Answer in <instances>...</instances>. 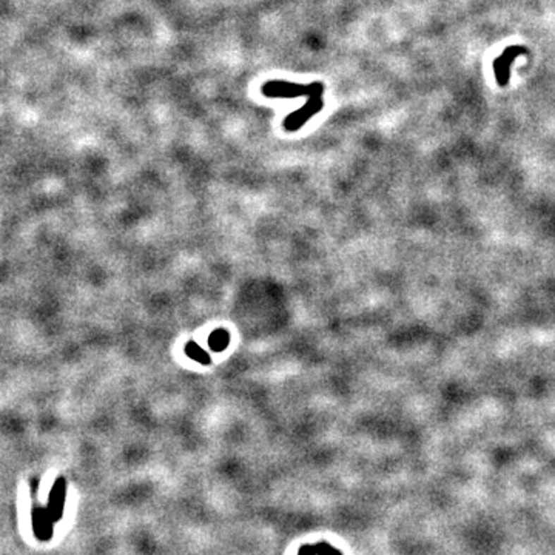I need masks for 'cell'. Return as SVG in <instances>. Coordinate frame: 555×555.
Segmentation results:
<instances>
[{
	"label": "cell",
	"mask_w": 555,
	"mask_h": 555,
	"mask_svg": "<svg viewBox=\"0 0 555 555\" xmlns=\"http://www.w3.org/2000/svg\"><path fill=\"white\" fill-rule=\"evenodd\" d=\"M184 352L187 353L188 358H192L193 361H197L200 364H210L212 362L210 355L207 353L201 346H197L195 341H188L184 347Z\"/></svg>",
	"instance_id": "5b68a950"
},
{
	"label": "cell",
	"mask_w": 555,
	"mask_h": 555,
	"mask_svg": "<svg viewBox=\"0 0 555 555\" xmlns=\"http://www.w3.org/2000/svg\"><path fill=\"white\" fill-rule=\"evenodd\" d=\"M526 53V48L523 47H511L508 48L506 51H504L499 59L495 61L494 67H495V76H496V82L501 87H506L509 84V70H511V65L513 62L516 57H518L520 54H525Z\"/></svg>",
	"instance_id": "3957f363"
},
{
	"label": "cell",
	"mask_w": 555,
	"mask_h": 555,
	"mask_svg": "<svg viewBox=\"0 0 555 555\" xmlns=\"http://www.w3.org/2000/svg\"><path fill=\"white\" fill-rule=\"evenodd\" d=\"M301 555H343L338 549L327 543H318L317 546H307L301 551Z\"/></svg>",
	"instance_id": "8992f818"
},
{
	"label": "cell",
	"mask_w": 555,
	"mask_h": 555,
	"mask_svg": "<svg viewBox=\"0 0 555 555\" xmlns=\"http://www.w3.org/2000/svg\"><path fill=\"white\" fill-rule=\"evenodd\" d=\"M262 93L267 97H298V96H315L324 93V85L319 82H315L310 85H300L292 84V82H283V80H270L267 84H264Z\"/></svg>",
	"instance_id": "6da1fadb"
},
{
	"label": "cell",
	"mask_w": 555,
	"mask_h": 555,
	"mask_svg": "<svg viewBox=\"0 0 555 555\" xmlns=\"http://www.w3.org/2000/svg\"><path fill=\"white\" fill-rule=\"evenodd\" d=\"M230 344V334L226 329H216L213 330L209 336V346L214 352L226 350Z\"/></svg>",
	"instance_id": "277c9868"
},
{
	"label": "cell",
	"mask_w": 555,
	"mask_h": 555,
	"mask_svg": "<svg viewBox=\"0 0 555 555\" xmlns=\"http://www.w3.org/2000/svg\"><path fill=\"white\" fill-rule=\"evenodd\" d=\"M322 105H324V101H322V94L310 96L309 101L305 102L300 110L287 116L286 121H284V128L287 131L300 130L305 122H307L310 118H313V116L317 114L318 111H321Z\"/></svg>",
	"instance_id": "7a4b0ae2"
}]
</instances>
